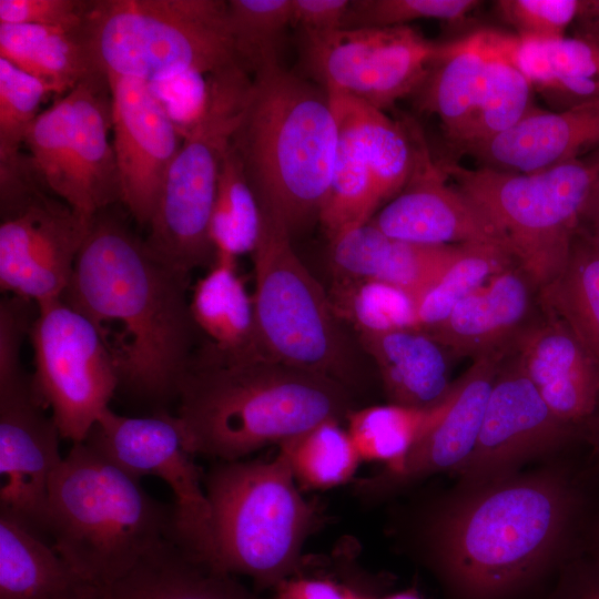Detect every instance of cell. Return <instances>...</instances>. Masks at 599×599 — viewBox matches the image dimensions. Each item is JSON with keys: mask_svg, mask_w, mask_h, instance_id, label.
<instances>
[{"mask_svg": "<svg viewBox=\"0 0 599 599\" xmlns=\"http://www.w3.org/2000/svg\"><path fill=\"white\" fill-rule=\"evenodd\" d=\"M189 275L148 248L106 209L93 220L62 300L94 327L119 389L155 405L177 399L194 353Z\"/></svg>", "mask_w": 599, "mask_h": 599, "instance_id": "6da1fadb", "label": "cell"}, {"mask_svg": "<svg viewBox=\"0 0 599 599\" xmlns=\"http://www.w3.org/2000/svg\"><path fill=\"white\" fill-rule=\"evenodd\" d=\"M571 495L556 473L470 487L428 522V560L451 599H516L550 567Z\"/></svg>", "mask_w": 599, "mask_h": 599, "instance_id": "7a4b0ae2", "label": "cell"}, {"mask_svg": "<svg viewBox=\"0 0 599 599\" xmlns=\"http://www.w3.org/2000/svg\"><path fill=\"white\" fill-rule=\"evenodd\" d=\"M176 422L192 455L234 461L356 408L341 383L262 354L232 355L205 342L181 380Z\"/></svg>", "mask_w": 599, "mask_h": 599, "instance_id": "3957f363", "label": "cell"}, {"mask_svg": "<svg viewBox=\"0 0 599 599\" xmlns=\"http://www.w3.org/2000/svg\"><path fill=\"white\" fill-rule=\"evenodd\" d=\"M231 143L262 214L291 235L319 220L337 144L323 87L282 65L253 75Z\"/></svg>", "mask_w": 599, "mask_h": 599, "instance_id": "277c9868", "label": "cell"}, {"mask_svg": "<svg viewBox=\"0 0 599 599\" xmlns=\"http://www.w3.org/2000/svg\"><path fill=\"white\" fill-rule=\"evenodd\" d=\"M176 532L174 502L149 495L87 443L72 444L50 483L47 537L81 576L106 586Z\"/></svg>", "mask_w": 599, "mask_h": 599, "instance_id": "5b68a950", "label": "cell"}, {"mask_svg": "<svg viewBox=\"0 0 599 599\" xmlns=\"http://www.w3.org/2000/svg\"><path fill=\"white\" fill-rule=\"evenodd\" d=\"M204 489L211 516L201 560L248 577L257 592L301 573L303 547L322 516L281 449L267 460L217 461Z\"/></svg>", "mask_w": 599, "mask_h": 599, "instance_id": "8992f818", "label": "cell"}, {"mask_svg": "<svg viewBox=\"0 0 599 599\" xmlns=\"http://www.w3.org/2000/svg\"><path fill=\"white\" fill-rule=\"evenodd\" d=\"M83 29L108 77L153 84L236 63L223 0H91Z\"/></svg>", "mask_w": 599, "mask_h": 599, "instance_id": "52a82bcc", "label": "cell"}, {"mask_svg": "<svg viewBox=\"0 0 599 599\" xmlns=\"http://www.w3.org/2000/svg\"><path fill=\"white\" fill-rule=\"evenodd\" d=\"M440 166L500 230L532 284L541 288L564 272L599 189V151L535 173Z\"/></svg>", "mask_w": 599, "mask_h": 599, "instance_id": "ba28073f", "label": "cell"}, {"mask_svg": "<svg viewBox=\"0 0 599 599\" xmlns=\"http://www.w3.org/2000/svg\"><path fill=\"white\" fill-rule=\"evenodd\" d=\"M291 237L281 222L262 214L252 252L257 349L276 362L327 376L354 394L361 376L349 343L328 295L295 253Z\"/></svg>", "mask_w": 599, "mask_h": 599, "instance_id": "9c48e42d", "label": "cell"}, {"mask_svg": "<svg viewBox=\"0 0 599 599\" xmlns=\"http://www.w3.org/2000/svg\"><path fill=\"white\" fill-rule=\"evenodd\" d=\"M207 79L206 108L182 133L144 240L156 258L186 275L210 267L215 258L209 225L220 167L252 85V77L238 64Z\"/></svg>", "mask_w": 599, "mask_h": 599, "instance_id": "30bf717a", "label": "cell"}, {"mask_svg": "<svg viewBox=\"0 0 599 599\" xmlns=\"http://www.w3.org/2000/svg\"><path fill=\"white\" fill-rule=\"evenodd\" d=\"M109 78L95 71L41 111L24 145L49 191L89 221L120 202Z\"/></svg>", "mask_w": 599, "mask_h": 599, "instance_id": "8fae6325", "label": "cell"}, {"mask_svg": "<svg viewBox=\"0 0 599 599\" xmlns=\"http://www.w3.org/2000/svg\"><path fill=\"white\" fill-rule=\"evenodd\" d=\"M37 307L32 387L61 437L84 441L119 390L115 366L91 323L62 298Z\"/></svg>", "mask_w": 599, "mask_h": 599, "instance_id": "7c38bea8", "label": "cell"}, {"mask_svg": "<svg viewBox=\"0 0 599 599\" xmlns=\"http://www.w3.org/2000/svg\"><path fill=\"white\" fill-rule=\"evenodd\" d=\"M443 44L409 26L302 33V61L326 91L385 111L417 92Z\"/></svg>", "mask_w": 599, "mask_h": 599, "instance_id": "4fadbf2b", "label": "cell"}, {"mask_svg": "<svg viewBox=\"0 0 599 599\" xmlns=\"http://www.w3.org/2000/svg\"><path fill=\"white\" fill-rule=\"evenodd\" d=\"M61 438L20 356H0V512L45 539L49 487L63 459Z\"/></svg>", "mask_w": 599, "mask_h": 599, "instance_id": "5bb4252c", "label": "cell"}, {"mask_svg": "<svg viewBox=\"0 0 599 599\" xmlns=\"http://www.w3.org/2000/svg\"><path fill=\"white\" fill-rule=\"evenodd\" d=\"M84 443L138 479L151 475L166 483L177 512L176 539L201 556L211 507L204 474L186 450L174 415L162 409L151 416L129 417L108 408Z\"/></svg>", "mask_w": 599, "mask_h": 599, "instance_id": "9a60e30c", "label": "cell"}, {"mask_svg": "<svg viewBox=\"0 0 599 599\" xmlns=\"http://www.w3.org/2000/svg\"><path fill=\"white\" fill-rule=\"evenodd\" d=\"M0 217L1 290L37 306L62 298L93 221L48 190Z\"/></svg>", "mask_w": 599, "mask_h": 599, "instance_id": "2e32d148", "label": "cell"}, {"mask_svg": "<svg viewBox=\"0 0 599 599\" xmlns=\"http://www.w3.org/2000/svg\"><path fill=\"white\" fill-rule=\"evenodd\" d=\"M570 432L514 362L501 366L476 445L454 473L469 488L501 479L525 460L558 447Z\"/></svg>", "mask_w": 599, "mask_h": 599, "instance_id": "e0dca14e", "label": "cell"}, {"mask_svg": "<svg viewBox=\"0 0 599 599\" xmlns=\"http://www.w3.org/2000/svg\"><path fill=\"white\" fill-rule=\"evenodd\" d=\"M108 78L120 202L139 225L148 227L183 135L151 83Z\"/></svg>", "mask_w": 599, "mask_h": 599, "instance_id": "ac0fdd59", "label": "cell"}, {"mask_svg": "<svg viewBox=\"0 0 599 599\" xmlns=\"http://www.w3.org/2000/svg\"><path fill=\"white\" fill-rule=\"evenodd\" d=\"M447 180L441 166L423 152L409 183L369 223L390 237L412 243L495 244L510 252L489 216Z\"/></svg>", "mask_w": 599, "mask_h": 599, "instance_id": "d6986e66", "label": "cell"}, {"mask_svg": "<svg viewBox=\"0 0 599 599\" xmlns=\"http://www.w3.org/2000/svg\"><path fill=\"white\" fill-rule=\"evenodd\" d=\"M504 356L505 352H497L475 359L454 383V398L445 415L412 449L400 469L394 475L378 474L361 480L356 486L358 496H383L427 476L459 468L476 445Z\"/></svg>", "mask_w": 599, "mask_h": 599, "instance_id": "ffe728a7", "label": "cell"}, {"mask_svg": "<svg viewBox=\"0 0 599 599\" xmlns=\"http://www.w3.org/2000/svg\"><path fill=\"white\" fill-rule=\"evenodd\" d=\"M516 364L551 412L572 427L599 404V365L559 319L521 329Z\"/></svg>", "mask_w": 599, "mask_h": 599, "instance_id": "44dd1931", "label": "cell"}, {"mask_svg": "<svg viewBox=\"0 0 599 599\" xmlns=\"http://www.w3.org/2000/svg\"><path fill=\"white\" fill-rule=\"evenodd\" d=\"M599 148V99L529 114L510 130L464 152L500 171L535 173Z\"/></svg>", "mask_w": 599, "mask_h": 599, "instance_id": "7402d4cb", "label": "cell"}, {"mask_svg": "<svg viewBox=\"0 0 599 599\" xmlns=\"http://www.w3.org/2000/svg\"><path fill=\"white\" fill-rule=\"evenodd\" d=\"M336 276L373 278L408 294L418 306L458 257L461 245H426L390 237L366 223L332 238Z\"/></svg>", "mask_w": 599, "mask_h": 599, "instance_id": "603a6c76", "label": "cell"}, {"mask_svg": "<svg viewBox=\"0 0 599 599\" xmlns=\"http://www.w3.org/2000/svg\"><path fill=\"white\" fill-rule=\"evenodd\" d=\"M529 278L508 268L463 298L438 324L424 329L441 347L475 359L505 352L529 308ZM530 282V281H529Z\"/></svg>", "mask_w": 599, "mask_h": 599, "instance_id": "cb8c5ba5", "label": "cell"}, {"mask_svg": "<svg viewBox=\"0 0 599 599\" xmlns=\"http://www.w3.org/2000/svg\"><path fill=\"white\" fill-rule=\"evenodd\" d=\"M93 599H267L169 538Z\"/></svg>", "mask_w": 599, "mask_h": 599, "instance_id": "d4e9b609", "label": "cell"}, {"mask_svg": "<svg viewBox=\"0 0 599 599\" xmlns=\"http://www.w3.org/2000/svg\"><path fill=\"white\" fill-rule=\"evenodd\" d=\"M359 343L373 358L390 404L428 408L450 393L443 347L425 331L398 329L359 334Z\"/></svg>", "mask_w": 599, "mask_h": 599, "instance_id": "484cf974", "label": "cell"}, {"mask_svg": "<svg viewBox=\"0 0 599 599\" xmlns=\"http://www.w3.org/2000/svg\"><path fill=\"white\" fill-rule=\"evenodd\" d=\"M97 590L48 539L0 512V599H93Z\"/></svg>", "mask_w": 599, "mask_h": 599, "instance_id": "4316f807", "label": "cell"}, {"mask_svg": "<svg viewBox=\"0 0 599 599\" xmlns=\"http://www.w3.org/2000/svg\"><path fill=\"white\" fill-rule=\"evenodd\" d=\"M490 30L446 42L417 90L420 108L435 114L456 146L477 106L490 54Z\"/></svg>", "mask_w": 599, "mask_h": 599, "instance_id": "83f0119b", "label": "cell"}, {"mask_svg": "<svg viewBox=\"0 0 599 599\" xmlns=\"http://www.w3.org/2000/svg\"><path fill=\"white\" fill-rule=\"evenodd\" d=\"M327 93L337 123V144L331 185L318 221L331 238L368 223L378 203L352 98L336 91Z\"/></svg>", "mask_w": 599, "mask_h": 599, "instance_id": "f1b7e54d", "label": "cell"}, {"mask_svg": "<svg viewBox=\"0 0 599 599\" xmlns=\"http://www.w3.org/2000/svg\"><path fill=\"white\" fill-rule=\"evenodd\" d=\"M83 26L0 24V57L40 80L50 94L61 97L99 71Z\"/></svg>", "mask_w": 599, "mask_h": 599, "instance_id": "f546056e", "label": "cell"}, {"mask_svg": "<svg viewBox=\"0 0 599 599\" xmlns=\"http://www.w3.org/2000/svg\"><path fill=\"white\" fill-rule=\"evenodd\" d=\"M190 312L196 329L216 349L232 355L261 354L253 300L237 273L235 257L215 254L209 272L193 287Z\"/></svg>", "mask_w": 599, "mask_h": 599, "instance_id": "4dcf8cb0", "label": "cell"}, {"mask_svg": "<svg viewBox=\"0 0 599 599\" xmlns=\"http://www.w3.org/2000/svg\"><path fill=\"white\" fill-rule=\"evenodd\" d=\"M454 393L453 383L448 396L428 408L389 403L351 410L346 429L362 460L383 463L385 469L379 475L396 474L412 449L445 415Z\"/></svg>", "mask_w": 599, "mask_h": 599, "instance_id": "1f68e13d", "label": "cell"}, {"mask_svg": "<svg viewBox=\"0 0 599 599\" xmlns=\"http://www.w3.org/2000/svg\"><path fill=\"white\" fill-rule=\"evenodd\" d=\"M541 290V301L599 365V247L573 243L564 272Z\"/></svg>", "mask_w": 599, "mask_h": 599, "instance_id": "d6a6232c", "label": "cell"}, {"mask_svg": "<svg viewBox=\"0 0 599 599\" xmlns=\"http://www.w3.org/2000/svg\"><path fill=\"white\" fill-rule=\"evenodd\" d=\"M262 214L241 159L230 143L222 159L209 234L215 254L237 257L252 253L260 237Z\"/></svg>", "mask_w": 599, "mask_h": 599, "instance_id": "836d02e7", "label": "cell"}, {"mask_svg": "<svg viewBox=\"0 0 599 599\" xmlns=\"http://www.w3.org/2000/svg\"><path fill=\"white\" fill-rule=\"evenodd\" d=\"M480 97L473 118L456 148L466 150L488 141L537 111L528 80L497 50L493 31Z\"/></svg>", "mask_w": 599, "mask_h": 599, "instance_id": "e575fe53", "label": "cell"}, {"mask_svg": "<svg viewBox=\"0 0 599 599\" xmlns=\"http://www.w3.org/2000/svg\"><path fill=\"white\" fill-rule=\"evenodd\" d=\"M296 483L308 489H328L349 481L362 460L341 420H324L282 443Z\"/></svg>", "mask_w": 599, "mask_h": 599, "instance_id": "d590c367", "label": "cell"}, {"mask_svg": "<svg viewBox=\"0 0 599 599\" xmlns=\"http://www.w3.org/2000/svg\"><path fill=\"white\" fill-rule=\"evenodd\" d=\"M352 104L379 206L406 187L417 170L423 152L414 150L405 130L387 116L385 111L355 98H352Z\"/></svg>", "mask_w": 599, "mask_h": 599, "instance_id": "8d00e7d4", "label": "cell"}, {"mask_svg": "<svg viewBox=\"0 0 599 599\" xmlns=\"http://www.w3.org/2000/svg\"><path fill=\"white\" fill-rule=\"evenodd\" d=\"M337 318L359 334L417 328V305L404 291L378 280L336 276L328 294Z\"/></svg>", "mask_w": 599, "mask_h": 599, "instance_id": "74e56055", "label": "cell"}, {"mask_svg": "<svg viewBox=\"0 0 599 599\" xmlns=\"http://www.w3.org/2000/svg\"><path fill=\"white\" fill-rule=\"evenodd\" d=\"M229 29L236 63L251 77L280 67V50L292 26V0H230Z\"/></svg>", "mask_w": 599, "mask_h": 599, "instance_id": "f35d334b", "label": "cell"}, {"mask_svg": "<svg viewBox=\"0 0 599 599\" xmlns=\"http://www.w3.org/2000/svg\"><path fill=\"white\" fill-rule=\"evenodd\" d=\"M514 260L500 245L463 244L458 257L419 301L418 329H427L445 319L463 298L510 268Z\"/></svg>", "mask_w": 599, "mask_h": 599, "instance_id": "ab89813d", "label": "cell"}, {"mask_svg": "<svg viewBox=\"0 0 599 599\" xmlns=\"http://www.w3.org/2000/svg\"><path fill=\"white\" fill-rule=\"evenodd\" d=\"M49 95L40 80L0 57V159L21 150Z\"/></svg>", "mask_w": 599, "mask_h": 599, "instance_id": "60d3db41", "label": "cell"}, {"mask_svg": "<svg viewBox=\"0 0 599 599\" xmlns=\"http://www.w3.org/2000/svg\"><path fill=\"white\" fill-rule=\"evenodd\" d=\"M557 87L551 99L564 109L599 99V43L585 37L549 40Z\"/></svg>", "mask_w": 599, "mask_h": 599, "instance_id": "b9f144b4", "label": "cell"}, {"mask_svg": "<svg viewBox=\"0 0 599 599\" xmlns=\"http://www.w3.org/2000/svg\"><path fill=\"white\" fill-rule=\"evenodd\" d=\"M480 3L476 0H352L344 29L402 27L419 19L456 21Z\"/></svg>", "mask_w": 599, "mask_h": 599, "instance_id": "7bdbcfd3", "label": "cell"}, {"mask_svg": "<svg viewBox=\"0 0 599 599\" xmlns=\"http://www.w3.org/2000/svg\"><path fill=\"white\" fill-rule=\"evenodd\" d=\"M496 4L518 34L556 40L566 37V30L578 17L581 1L500 0Z\"/></svg>", "mask_w": 599, "mask_h": 599, "instance_id": "ee69618b", "label": "cell"}, {"mask_svg": "<svg viewBox=\"0 0 599 599\" xmlns=\"http://www.w3.org/2000/svg\"><path fill=\"white\" fill-rule=\"evenodd\" d=\"M497 50L528 80L532 89L552 98L557 81L552 69L549 40L493 31Z\"/></svg>", "mask_w": 599, "mask_h": 599, "instance_id": "f6af8a7d", "label": "cell"}, {"mask_svg": "<svg viewBox=\"0 0 599 599\" xmlns=\"http://www.w3.org/2000/svg\"><path fill=\"white\" fill-rule=\"evenodd\" d=\"M91 0H0V24L81 27Z\"/></svg>", "mask_w": 599, "mask_h": 599, "instance_id": "bcb514c9", "label": "cell"}, {"mask_svg": "<svg viewBox=\"0 0 599 599\" xmlns=\"http://www.w3.org/2000/svg\"><path fill=\"white\" fill-rule=\"evenodd\" d=\"M207 75L187 73L152 84L182 133L202 116L206 108Z\"/></svg>", "mask_w": 599, "mask_h": 599, "instance_id": "7dc6e473", "label": "cell"}, {"mask_svg": "<svg viewBox=\"0 0 599 599\" xmlns=\"http://www.w3.org/2000/svg\"><path fill=\"white\" fill-rule=\"evenodd\" d=\"M351 0H292V26L317 34L344 29Z\"/></svg>", "mask_w": 599, "mask_h": 599, "instance_id": "c3c4849f", "label": "cell"}, {"mask_svg": "<svg viewBox=\"0 0 599 599\" xmlns=\"http://www.w3.org/2000/svg\"><path fill=\"white\" fill-rule=\"evenodd\" d=\"M351 585L318 576H293L274 589L272 599H355Z\"/></svg>", "mask_w": 599, "mask_h": 599, "instance_id": "681fc988", "label": "cell"}, {"mask_svg": "<svg viewBox=\"0 0 599 599\" xmlns=\"http://www.w3.org/2000/svg\"><path fill=\"white\" fill-rule=\"evenodd\" d=\"M551 599H599V559L566 571Z\"/></svg>", "mask_w": 599, "mask_h": 599, "instance_id": "f907efd6", "label": "cell"}, {"mask_svg": "<svg viewBox=\"0 0 599 599\" xmlns=\"http://www.w3.org/2000/svg\"><path fill=\"white\" fill-rule=\"evenodd\" d=\"M576 21L580 26V31L577 35L599 43V0L581 1Z\"/></svg>", "mask_w": 599, "mask_h": 599, "instance_id": "816d5d0a", "label": "cell"}, {"mask_svg": "<svg viewBox=\"0 0 599 599\" xmlns=\"http://www.w3.org/2000/svg\"><path fill=\"white\" fill-rule=\"evenodd\" d=\"M593 212H596L597 219H598V233H597V236H596V238L593 240L592 243H593L597 247H599V189H598V191H597V193H596V196H595V199H593V202H592V204H591V207H590L588 214L593 213ZM587 216H588V215H587Z\"/></svg>", "mask_w": 599, "mask_h": 599, "instance_id": "f5cc1de1", "label": "cell"}]
</instances>
